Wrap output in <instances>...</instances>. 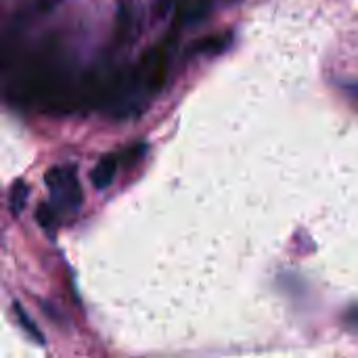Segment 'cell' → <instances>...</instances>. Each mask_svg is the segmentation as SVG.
I'll return each mask as SVG.
<instances>
[{"instance_id":"9","label":"cell","mask_w":358,"mask_h":358,"mask_svg":"<svg viewBox=\"0 0 358 358\" xmlns=\"http://www.w3.org/2000/svg\"><path fill=\"white\" fill-rule=\"evenodd\" d=\"M36 220L40 227L48 229L50 224H55V212H52V206L48 203H40V208L36 210Z\"/></svg>"},{"instance_id":"10","label":"cell","mask_w":358,"mask_h":358,"mask_svg":"<svg viewBox=\"0 0 358 358\" xmlns=\"http://www.w3.org/2000/svg\"><path fill=\"white\" fill-rule=\"evenodd\" d=\"M348 88H350V92H352V94H357L358 96V84H352V86H348Z\"/></svg>"},{"instance_id":"2","label":"cell","mask_w":358,"mask_h":358,"mask_svg":"<svg viewBox=\"0 0 358 358\" xmlns=\"http://www.w3.org/2000/svg\"><path fill=\"white\" fill-rule=\"evenodd\" d=\"M166 73H168V52L164 50V46H159L143 59L141 65L143 88L149 94H157L166 84Z\"/></svg>"},{"instance_id":"8","label":"cell","mask_w":358,"mask_h":358,"mask_svg":"<svg viewBox=\"0 0 358 358\" xmlns=\"http://www.w3.org/2000/svg\"><path fill=\"white\" fill-rule=\"evenodd\" d=\"M143 153H145V145H134V147H128L126 151H122V153L117 155V159H120V164H124V166H132V164H136V162L141 159Z\"/></svg>"},{"instance_id":"7","label":"cell","mask_w":358,"mask_h":358,"mask_svg":"<svg viewBox=\"0 0 358 358\" xmlns=\"http://www.w3.org/2000/svg\"><path fill=\"white\" fill-rule=\"evenodd\" d=\"M25 197H27V189L23 182H17L13 187V193H10V210L13 214H19L25 206Z\"/></svg>"},{"instance_id":"1","label":"cell","mask_w":358,"mask_h":358,"mask_svg":"<svg viewBox=\"0 0 358 358\" xmlns=\"http://www.w3.org/2000/svg\"><path fill=\"white\" fill-rule=\"evenodd\" d=\"M46 185L50 187V191L55 193L57 201L69 208H78L82 203V191L78 185V178L73 174V170L69 168H52L46 174Z\"/></svg>"},{"instance_id":"4","label":"cell","mask_w":358,"mask_h":358,"mask_svg":"<svg viewBox=\"0 0 358 358\" xmlns=\"http://www.w3.org/2000/svg\"><path fill=\"white\" fill-rule=\"evenodd\" d=\"M117 166H120V159H117L115 155L103 157V159L94 166V170H92V174H90V180H92L94 189H99V191L107 189V187L113 182L115 174H117Z\"/></svg>"},{"instance_id":"5","label":"cell","mask_w":358,"mask_h":358,"mask_svg":"<svg viewBox=\"0 0 358 358\" xmlns=\"http://www.w3.org/2000/svg\"><path fill=\"white\" fill-rule=\"evenodd\" d=\"M15 315H17V319H19V323H21V327L29 334V338H34L38 344H44V338H42V334H40V329L36 327V323L27 317V313L23 310V306L19 304V302H15Z\"/></svg>"},{"instance_id":"3","label":"cell","mask_w":358,"mask_h":358,"mask_svg":"<svg viewBox=\"0 0 358 358\" xmlns=\"http://www.w3.org/2000/svg\"><path fill=\"white\" fill-rule=\"evenodd\" d=\"M210 8H212L210 0H180L176 19L182 25H195L210 15Z\"/></svg>"},{"instance_id":"6","label":"cell","mask_w":358,"mask_h":358,"mask_svg":"<svg viewBox=\"0 0 358 358\" xmlns=\"http://www.w3.org/2000/svg\"><path fill=\"white\" fill-rule=\"evenodd\" d=\"M229 34H222V36H210V38H206V40H201L199 44H197V50L199 52H212V55H216V52H220V50H224L227 48V44H229Z\"/></svg>"}]
</instances>
